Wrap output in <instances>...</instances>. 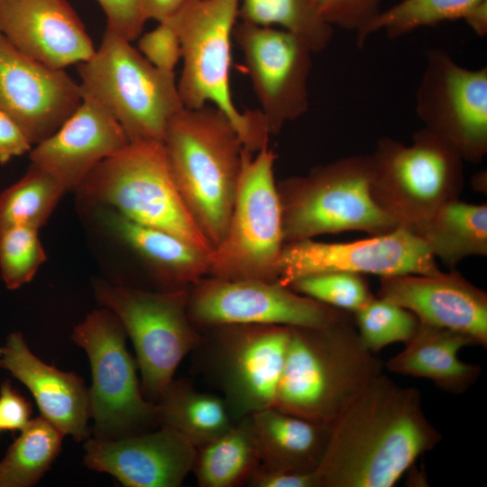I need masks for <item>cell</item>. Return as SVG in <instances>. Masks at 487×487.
I'll return each instance as SVG.
<instances>
[{
  "label": "cell",
  "instance_id": "cell-1",
  "mask_svg": "<svg viewBox=\"0 0 487 487\" xmlns=\"http://www.w3.org/2000/svg\"><path fill=\"white\" fill-rule=\"evenodd\" d=\"M329 427L315 471L317 487H391L441 441L418 390L400 386L383 373Z\"/></svg>",
  "mask_w": 487,
  "mask_h": 487
},
{
  "label": "cell",
  "instance_id": "cell-2",
  "mask_svg": "<svg viewBox=\"0 0 487 487\" xmlns=\"http://www.w3.org/2000/svg\"><path fill=\"white\" fill-rule=\"evenodd\" d=\"M382 366L352 318L319 327L290 326L273 407L330 426L382 373Z\"/></svg>",
  "mask_w": 487,
  "mask_h": 487
},
{
  "label": "cell",
  "instance_id": "cell-3",
  "mask_svg": "<svg viewBox=\"0 0 487 487\" xmlns=\"http://www.w3.org/2000/svg\"><path fill=\"white\" fill-rule=\"evenodd\" d=\"M173 181L213 248L223 240L233 210L244 145L229 118L211 105L184 108L163 140Z\"/></svg>",
  "mask_w": 487,
  "mask_h": 487
},
{
  "label": "cell",
  "instance_id": "cell-4",
  "mask_svg": "<svg viewBox=\"0 0 487 487\" xmlns=\"http://www.w3.org/2000/svg\"><path fill=\"white\" fill-rule=\"evenodd\" d=\"M239 0H186L169 20L179 34L183 68L178 90L185 108L211 105L236 129L251 152L267 146L270 132L260 110L240 112L230 87L232 38Z\"/></svg>",
  "mask_w": 487,
  "mask_h": 487
},
{
  "label": "cell",
  "instance_id": "cell-5",
  "mask_svg": "<svg viewBox=\"0 0 487 487\" xmlns=\"http://www.w3.org/2000/svg\"><path fill=\"white\" fill-rule=\"evenodd\" d=\"M80 88L118 122L130 142H163L173 117L185 106L174 72L161 70L106 28L95 53L78 64Z\"/></svg>",
  "mask_w": 487,
  "mask_h": 487
},
{
  "label": "cell",
  "instance_id": "cell-6",
  "mask_svg": "<svg viewBox=\"0 0 487 487\" xmlns=\"http://www.w3.org/2000/svg\"><path fill=\"white\" fill-rule=\"evenodd\" d=\"M277 190L285 243L345 231L378 235L399 227L372 197L369 155L316 166L282 179Z\"/></svg>",
  "mask_w": 487,
  "mask_h": 487
},
{
  "label": "cell",
  "instance_id": "cell-7",
  "mask_svg": "<svg viewBox=\"0 0 487 487\" xmlns=\"http://www.w3.org/2000/svg\"><path fill=\"white\" fill-rule=\"evenodd\" d=\"M78 190L97 206L168 232L200 252L214 249L173 181L162 142H129L98 163Z\"/></svg>",
  "mask_w": 487,
  "mask_h": 487
},
{
  "label": "cell",
  "instance_id": "cell-8",
  "mask_svg": "<svg viewBox=\"0 0 487 487\" xmlns=\"http://www.w3.org/2000/svg\"><path fill=\"white\" fill-rule=\"evenodd\" d=\"M368 155L373 198L398 226L411 232L463 190L464 161L424 127L409 144L381 137Z\"/></svg>",
  "mask_w": 487,
  "mask_h": 487
},
{
  "label": "cell",
  "instance_id": "cell-9",
  "mask_svg": "<svg viewBox=\"0 0 487 487\" xmlns=\"http://www.w3.org/2000/svg\"><path fill=\"white\" fill-rule=\"evenodd\" d=\"M253 157L244 148L236 196L223 240L209 253L208 276L277 281L285 244L274 179L273 151L264 146Z\"/></svg>",
  "mask_w": 487,
  "mask_h": 487
},
{
  "label": "cell",
  "instance_id": "cell-10",
  "mask_svg": "<svg viewBox=\"0 0 487 487\" xmlns=\"http://www.w3.org/2000/svg\"><path fill=\"white\" fill-rule=\"evenodd\" d=\"M95 290L133 344L143 396L158 402L180 362L203 342L188 316L189 290L152 292L106 282L96 283Z\"/></svg>",
  "mask_w": 487,
  "mask_h": 487
},
{
  "label": "cell",
  "instance_id": "cell-11",
  "mask_svg": "<svg viewBox=\"0 0 487 487\" xmlns=\"http://www.w3.org/2000/svg\"><path fill=\"white\" fill-rule=\"evenodd\" d=\"M125 335L120 320L105 308L88 314L71 336L91 365L88 396L96 438L118 439L158 424L157 404L142 395Z\"/></svg>",
  "mask_w": 487,
  "mask_h": 487
},
{
  "label": "cell",
  "instance_id": "cell-12",
  "mask_svg": "<svg viewBox=\"0 0 487 487\" xmlns=\"http://www.w3.org/2000/svg\"><path fill=\"white\" fill-rule=\"evenodd\" d=\"M423 127L450 145L464 162L487 154V69H468L445 50L426 53L415 97Z\"/></svg>",
  "mask_w": 487,
  "mask_h": 487
},
{
  "label": "cell",
  "instance_id": "cell-13",
  "mask_svg": "<svg viewBox=\"0 0 487 487\" xmlns=\"http://www.w3.org/2000/svg\"><path fill=\"white\" fill-rule=\"evenodd\" d=\"M192 287L189 318L193 324L212 328L233 325L319 327L353 315L277 281L205 277Z\"/></svg>",
  "mask_w": 487,
  "mask_h": 487
},
{
  "label": "cell",
  "instance_id": "cell-14",
  "mask_svg": "<svg viewBox=\"0 0 487 487\" xmlns=\"http://www.w3.org/2000/svg\"><path fill=\"white\" fill-rule=\"evenodd\" d=\"M211 364L235 420L274 406L290 326L213 327Z\"/></svg>",
  "mask_w": 487,
  "mask_h": 487
},
{
  "label": "cell",
  "instance_id": "cell-15",
  "mask_svg": "<svg viewBox=\"0 0 487 487\" xmlns=\"http://www.w3.org/2000/svg\"><path fill=\"white\" fill-rule=\"evenodd\" d=\"M345 271L380 277L434 274L436 258L413 232L403 227L345 243L305 239L285 243L278 262L277 282L289 286L308 275Z\"/></svg>",
  "mask_w": 487,
  "mask_h": 487
},
{
  "label": "cell",
  "instance_id": "cell-16",
  "mask_svg": "<svg viewBox=\"0 0 487 487\" xmlns=\"http://www.w3.org/2000/svg\"><path fill=\"white\" fill-rule=\"evenodd\" d=\"M233 38L242 51L270 134L308 108L312 50L295 34L241 22Z\"/></svg>",
  "mask_w": 487,
  "mask_h": 487
},
{
  "label": "cell",
  "instance_id": "cell-17",
  "mask_svg": "<svg viewBox=\"0 0 487 487\" xmlns=\"http://www.w3.org/2000/svg\"><path fill=\"white\" fill-rule=\"evenodd\" d=\"M82 101L79 84L17 49L0 32V111L30 143L54 133Z\"/></svg>",
  "mask_w": 487,
  "mask_h": 487
},
{
  "label": "cell",
  "instance_id": "cell-18",
  "mask_svg": "<svg viewBox=\"0 0 487 487\" xmlns=\"http://www.w3.org/2000/svg\"><path fill=\"white\" fill-rule=\"evenodd\" d=\"M86 465L112 474L127 487H179L192 472L197 448L168 427L118 439H88Z\"/></svg>",
  "mask_w": 487,
  "mask_h": 487
},
{
  "label": "cell",
  "instance_id": "cell-19",
  "mask_svg": "<svg viewBox=\"0 0 487 487\" xmlns=\"http://www.w3.org/2000/svg\"><path fill=\"white\" fill-rule=\"evenodd\" d=\"M381 277L377 297L411 311L420 323L454 330L487 346V294L458 271Z\"/></svg>",
  "mask_w": 487,
  "mask_h": 487
},
{
  "label": "cell",
  "instance_id": "cell-20",
  "mask_svg": "<svg viewBox=\"0 0 487 487\" xmlns=\"http://www.w3.org/2000/svg\"><path fill=\"white\" fill-rule=\"evenodd\" d=\"M118 122L97 101H82L60 127L30 151L31 163L51 173L67 190L78 189L102 161L129 144Z\"/></svg>",
  "mask_w": 487,
  "mask_h": 487
},
{
  "label": "cell",
  "instance_id": "cell-21",
  "mask_svg": "<svg viewBox=\"0 0 487 487\" xmlns=\"http://www.w3.org/2000/svg\"><path fill=\"white\" fill-rule=\"evenodd\" d=\"M0 32L21 51L55 69L84 62L96 51L66 0H3Z\"/></svg>",
  "mask_w": 487,
  "mask_h": 487
},
{
  "label": "cell",
  "instance_id": "cell-22",
  "mask_svg": "<svg viewBox=\"0 0 487 487\" xmlns=\"http://www.w3.org/2000/svg\"><path fill=\"white\" fill-rule=\"evenodd\" d=\"M0 367L8 370L33 395L44 418L77 441L88 436L89 396L83 380L44 363L13 332L2 348Z\"/></svg>",
  "mask_w": 487,
  "mask_h": 487
},
{
  "label": "cell",
  "instance_id": "cell-23",
  "mask_svg": "<svg viewBox=\"0 0 487 487\" xmlns=\"http://www.w3.org/2000/svg\"><path fill=\"white\" fill-rule=\"evenodd\" d=\"M101 225L133 251L161 283L173 289L193 286L209 272V253L179 237L130 220L114 209L98 206Z\"/></svg>",
  "mask_w": 487,
  "mask_h": 487
},
{
  "label": "cell",
  "instance_id": "cell-24",
  "mask_svg": "<svg viewBox=\"0 0 487 487\" xmlns=\"http://www.w3.org/2000/svg\"><path fill=\"white\" fill-rule=\"evenodd\" d=\"M405 348L389 359L387 369L394 373L430 380L452 394L465 392L481 374V366L458 358L459 351L479 345L471 336L419 322Z\"/></svg>",
  "mask_w": 487,
  "mask_h": 487
},
{
  "label": "cell",
  "instance_id": "cell-25",
  "mask_svg": "<svg viewBox=\"0 0 487 487\" xmlns=\"http://www.w3.org/2000/svg\"><path fill=\"white\" fill-rule=\"evenodd\" d=\"M251 416L262 466L293 472L317 470L327 444L329 426L312 422L274 407Z\"/></svg>",
  "mask_w": 487,
  "mask_h": 487
},
{
  "label": "cell",
  "instance_id": "cell-26",
  "mask_svg": "<svg viewBox=\"0 0 487 487\" xmlns=\"http://www.w3.org/2000/svg\"><path fill=\"white\" fill-rule=\"evenodd\" d=\"M413 233L436 259L455 269L469 256L487 255V205L455 198L438 208Z\"/></svg>",
  "mask_w": 487,
  "mask_h": 487
},
{
  "label": "cell",
  "instance_id": "cell-27",
  "mask_svg": "<svg viewBox=\"0 0 487 487\" xmlns=\"http://www.w3.org/2000/svg\"><path fill=\"white\" fill-rule=\"evenodd\" d=\"M156 404L158 424L177 429L197 449L237 421L223 396L198 391L184 380H173Z\"/></svg>",
  "mask_w": 487,
  "mask_h": 487
},
{
  "label": "cell",
  "instance_id": "cell-28",
  "mask_svg": "<svg viewBox=\"0 0 487 487\" xmlns=\"http://www.w3.org/2000/svg\"><path fill=\"white\" fill-rule=\"evenodd\" d=\"M261 464L252 416L238 419L225 434L198 448L192 472L201 487L248 483Z\"/></svg>",
  "mask_w": 487,
  "mask_h": 487
},
{
  "label": "cell",
  "instance_id": "cell-29",
  "mask_svg": "<svg viewBox=\"0 0 487 487\" xmlns=\"http://www.w3.org/2000/svg\"><path fill=\"white\" fill-rule=\"evenodd\" d=\"M63 436L42 416L30 420L0 461V487L38 482L59 455Z\"/></svg>",
  "mask_w": 487,
  "mask_h": 487
},
{
  "label": "cell",
  "instance_id": "cell-30",
  "mask_svg": "<svg viewBox=\"0 0 487 487\" xmlns=\"http://www.w3.org/2000/svg\"><path fill=\"white\" fill-rule=\"evenodd\" d=\"M238 17L259 26L280 25L313 52L325 50L333 37V26L321 14L317 0H239Z\"/></svg>",
  "mask_w": 487,
  "mask_h": 487
},
{
  "label": "cell",
  "instance_id": "cell-31",
  "mask_svg": "<svg viewBox=\"0 0 487 487\" xmlns=\"http://www.w3.org/2000/svg\"><path fill=\"white\" fill-rule=\"evenodd\" d=\"M68 190L51 173L31 163L25 174L0 194V230L40 229Z\"/></svg>",
  "mask_w": 487,
  "mask_h": 487
},
{
  "label": "cell",
  "instance_id": "cell-32",
  "mask_svg": "<svg viewBox=\"0 0 487 487\" xmlns=\"http://www.w3.org/2000/svg\"><path fill=\"white\" fill-rule=\"evenodd\" d=\"M482 0H402L381 10L356 33V45L363 48L373 34L382 32L397 39L419 28L446 21L463 19L473 5Z\"/></svg>",
  "mask_w": 487,
  "mask_h": 487
},
{
  "label": "cell",
  "instance_id": "cell-33",
  "mask_svg": "<svg viewBox=\"0 0 487 487\" xmlns=\"http://www.w3.org/2000/svg\"><path fill=\"white\" fill-rule=\"evenodd\" d=\"M353 316L363 344L374 354L393 343L405 344L419 326L411 311L377 296Z\"/></svg>",
  "mask_w": 487,
  "mask_h": 487
},
{
  "label": "cell",
  "instance_id": "cell-34",
  "mask_svg": "<svg viewBox=\"0 0 487 487\" xmlns=\"http://www.w3.org/2000/svg\"><path fill=\"white\" fill-rule=\"evenodd\" d=\"M38 229L9 226L0 230V275L9 289L30 282L47 255Z\"/></svg>",
  "mask_w": 487,
  "mask_h": 487
},
{
  "label": "cell",
  "instance_id": "cell-35",
  "mask_svg": "<svg viewBox=\"0 0 487 487\" xmlns=\"http://www.w3.org/2000/svg\"><path fill=\"white\" fill-rule=\"evenodd\" d=\"M288 287L299 294L351 314L375 298L363 275L345 271L305 276L292 281Z\"/></svg>",
  "mask_w": 487,
  "mask_h": 487
},
{
  "label": "cell",
  "instance_id": "cell-36",
  "mask_svg": "<svg viewBox=\"0 0 487 487\" xmlns=\"http://www.w3.org/2000/svg\"><path fill=\"white\" fill-rule=\"evenodd\" d=\"M138 51L154 67L166 72H174L181 59L180 40L169 20L160 22L153 30L142 34Z\"/></svg>",
  "mask_w": 487,
  "mask_h": 487
},
{
  "label": "cell",
  "instance_id": "cell-37",
  "mask_svg": "<svg viewBox=\"0 0 487 487\" xmlns=\"http://www.w3.org/2000/svg\"><path fill=\"white\" fill-rule=\"evenodd\" d=\"M381 0H321L319 9L331 25L357 32L381 11Z\"/></svg>",
  "mask_w": 487,
  "mask_h": 487
},
{
  "label": "cell",
  "instance_id": "cell-38",
  "mask_svg": "<svg viewBox=\"0 0 487 487\" xmlns=\"http://www.w3.org/2000/svg\"><path fill=\"white\" fill-rule=\"evenodd\" d=\"M106 16V28L129 41L137 39L146 20L142 0H96Z\"/></svg>",
  "mask_w": 487,
  "mask_h": 487
},
{
  "label": "cell",
  "instance_id": "cell-39",
  "mask_svg": "<svg viewBox=\"0 0 487 487\" xmlns=\"http://www.w3.org/2000/svg\"><path fill=\"white\" fill-rule=\"evenodd\" d=\"M32 407L8 381L0 387V427L2 430H22L31 420Z\"/></svg>",
  "mask_w": 487,
  "mask_h": 487
},
{
  "label": "cell",
  "instance_id": "cell-40",
  "mask_svg": "<svg viewBox=\"0 0 487 487\" xmlns=\"http://www.w3.org/2000/svg\"><path fill=\"white\" fill-rule=\"evenodd\" d=\"M248 483L253 487H317L315 472L274 470L261 464Z\"/></svg>",
  "mask_w": 487,
  "mask_h": 487
},
{
  "label": "cell",
  "instance_id": "cell-41",
  "mask_svg": "<svg viewBox=\"0 0 487 487\" xmlns=\"http://www.w3.org/2000/svg\"><path fill=\"white\" fill-rule=\"evenodd\" d=\"M32 144L18 124L0 111V163L31 151Z\"/></svg>",
  "mask_w": 487,
  "mask_h": 487
},
{
  "label": "cell",
  "instance_id": "cell-42",
  "mask_svg": "<svg viewBox=\"0 0 487 487\" xmlns=\"http://www.w3.org/2000/svg\"><path fill=\"white\" fill-rule=\"evenodd\" d=\"M186 0H142L144 19L165 21L175 14Z\"/></svg>",
  "mask_w": 487,
  "mask_h": 487
},
{
  "label": "cell",
  "instance_id": "cell-43",
  "mask_svg": "<svg viewBox=\"0 0 487 487\" xmlns=\"http://www.w3.org/2000/svg\"><path fill=\"white\" fill-rule=\"evenodd\" d=\"M463 20L478 35L484 36L487 33V0H482L473 5L465 14Z\"/></svg>",
  "mask_w": 487,
  "mask_h": 487
},
{
  "label": "cell",
  "instance_id": "cell-44",
  "mask_svg": "<svg viewBox=\"0 0 487 487\" xmlns=\"http://www.w3.org/2000/svg\"><path fill=\"white\" fill-rule=\"evenodd\" d=\"M1 354H2V347H0V358H1Z\"/></svg>",
  "mask_w": 487,
  "mask_h": 487
},
{
  "label": "cell",
  "instance_id": "cell-45",
  "mask_svg": "<svg viewBox=\"0 0 487 487\" xmlns=\"http://www.w3.org/2000/svg\"><path fill=\"white\" fill-rule=\"evenodd\" d=\"M2 430L1 427H0V431Z\"/></svg>",
  "mask_w": 487,
  "mask_h": 487
},
{
  "label": "cell",
  "instance_id": "cell-46",
  "mask_svg": "<svg viewBox=\"0 0 487 487\" xmlns=\"http://www.w3.org/2000/svg\"><path fill=\"white\" fill-rule=\"evenodd\" d=\"M317 1H318V3H319L321 0H317Z\"/></svg>",
  "mask_w": 487,
  "mask_h": 487
},
{
  "label": "cell",
  "instance_id": "cell-47",
  "mask_svg": "<svg viewBox=\"0 0 487 487\" xmlns=\"http://www.w3.org/2000/svg\"><path fill=\"white\" fill-rule=\"evenodd\" d=\"M3 0H0V2H2Z\"/></svg>",
  "mask_w": 487,
  "mask_h": 487
}]
</instances>
